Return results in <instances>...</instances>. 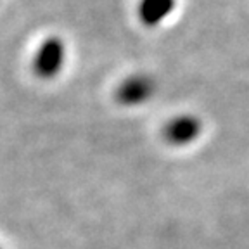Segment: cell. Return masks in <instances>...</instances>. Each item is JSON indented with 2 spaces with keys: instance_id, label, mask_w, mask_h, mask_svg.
<instances>
[{
  "instance_id": "277c9868",
  "label": "cell",
  "mask_w": 249,
  "mask_h": 249,
  "mask_svg": "<svg viewBox=\"0 0 249 249\" xmlns=\"http://www.w3.org/2000/svg\"><path fill=\"white\" fill-rule=\"evenodd\" d=\"M175 9V0H142L139 7L140 19L147 26H156L166 19Z\"/></svg>"
},
{
  "instance_id": "6da1fadb",
  "label": "cell",
  "mask_w": 249,
  "mask_h": 249,
  "mask_svg": "<svg viewBox=\"0 0 249 249\" xmlns=\"http://www.w3.org/2000/svg\"><path fill=\"white\" fill-rule=\"evenodd\" d=\"M64 62V45L59 38H47L35 55V73L42 78H54Z\"/></svg>"
},
{
  "instance_id": "7a4b0ae2",
  "label": "cell",
  "mask_w": 249,
  "mask_h": 249,
  "mask_svg": "<svg viewBox=\"0 0 249 249\" xmlns=\"http://www.w3.org/2000/svg\"><path fill=\"white\" fill-rule=\"evenodd\" d=\"M152 93H154V82L145 74H137L121 83L116 95L123 106H139L149 101Z\"/></svg>"
},
{
  "instance_id": "3957f363",
  "label": "cell",
  "mask_w": 249,
  "mask_h": 249,
  "mask_svg": "<svg viewBox=\"0 0 249 249\" xmlns=\"http://www.w3.org/2000/svg\"><path fill=\"white\" fill-rule=\"evenodd\" d=\"M201 132V121L194 116H180L175 118L164 130V135L170 144L187 145L194 142Z\"/></svg>"
}]
</instances>
